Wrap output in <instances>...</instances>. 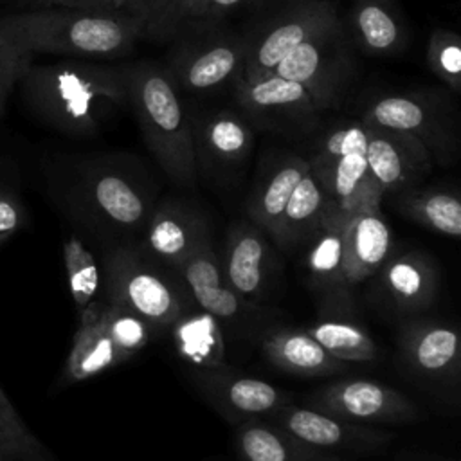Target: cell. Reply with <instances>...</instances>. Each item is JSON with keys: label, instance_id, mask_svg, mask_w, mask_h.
Listing matches in <instances>:
<instances>
[{"label": "cell", "instance_id": "6da1fadb", "mask_svg": "<svg viewBox=\"0 0 461 461\" xmlns=\"http://www.w3.org/2000/svg\"><path fill=\"white\" fill-rule=\"evenodd\" d=\"M144 31L142 18L121 11L38 7L0 20V40L31 56L117 58L128 54Z\"/></svg>", "mask_w": 461, "mask_h": 461}, {"label": "cell", "instance_id": "7a4b0ae2", "mask_svg": "<svg viewBox=\"0 0 461 461\" xmlns=\"http://www.w3.org/2000/svg\"><path fill=\"white\" fill-rule=\"evenodd\" d=\"M20 85L29 104L49 124L70 135H94L112 112L128 106L122 67L85 59L31 65Z\"/></svg>", "mask_w": 461, "mask_h": 461}, {"label": "cell", "instance_id": "3957f363", "mask_svg": "<svg viewBox=\"0 0 461 461\" xmlns=\"http://www.w3.org/2000/svg\"><path fill=\"white\" fill-rule=\"evenodd\" d=\"M122 74L128 104L148 149L171 182L182 187L194 185L198 162L191 121L169 74L155 63L126 65Z\"/></svg>", "mask_w": 461, "mask_h": 461}, {"label": "cell", "instance_id": "277c9868", "mask_svg": "<svg viewBox=\"0 0 461 461\" xmlns=\"http://www.w3.org/2000/svg\"><path fill=\"white\" fill-rule=\"evenodd\" d=\"M65 202L86 227L115 236L144 230L157 203L153 189L139 175L112 162L83 164Z\"/></svg>", "mask_w": 461, "mask_h": 461}, {"label": "cell", "instance_id": "5b68a950", "mask_svg": "<svg viewBox=\"0 0 461 461\" xmlns=\"http://www.w3.org/2000/svg\"><path fill=\"white\" fill-rule=\"evenodd\" d=\"M99 268L103 301L135 312L155 331L169 330L191 306L189 292L184 294L139 243L113 245L103 254Z\"/></svg>", "mask_w": 461, "mask_h": 461}, {"label": "cell", "instance_id": "8992f818", "mask_svg": "<svg viewBox=\"0 0 461 461\" xmlns=\"http://www.w3.org/2000/svg\"><path fill=\"white\" fill-rule=\"evenodd\" d=\"M306 164L326 196L328 211L349 218L360 209L380 207L384 191L367 167L362 121H346L330 128Z\"/></svg>", "mask_w": 461, "mask_h": 461}, {"label": "cell", "instance_id": "52a82bcc", "mask_svg": "<svg viewBox=\"0 0 461 461\" xmlns=\"http://www.w3.org/2000/svg\"><path fill=\"white\" fill-rule=\"evenodd\" d=\"M360 121L418 139L434 162L448 164L457 153V115L448 95L420 88L376 97Z\"/></svg>", "mask_w": 461, "mask_h": 461}, {"label": "cell", "instance_id": "ba28073f", "mask_svg": "<svg viewBox=\"0 0 461 461\" xmlns=\"http://www.w3.org/2000/svg\"><path fill=\"white\" fill-rule=\"evenodd\" d=\"M272 72L299 83L319 112L335 106L351 74V54L340 20L295 47Z\"/></svg>", "mask_w": 461, "mask_h": 461}, {"label": "cell", "instance_id": "9c48e42d", "mask_svg": "<svg viewBox=\"0 0 461 461\" xmlns=\"http://www.w3.org/2000/svg\"><path fill=\"white\" fill-rule=\"evenodd\" d=\"M234 97L245 119L263 130L308 133L317 126L319 110L308 92L276 72L234 81Z\"/></svg>", "mask_w": 461, "mask_h": 461}, {"label": "cell", "instance_id": "30bf717a", "mask_svg": "<svg viewBox=\"0 0 461 461\" xmlns=\"http://www.w3.org/2000/svg\"><path fill=\"white\" fill-rule=\"evenodd\" d=\"M339 22L337 11L326 0H301L268 20L252 38H247V58L241 79L270 74L295 47Z\"/></svg>", "mask_w": 461, "mask_h": 461}, {"label": "cell", "instance_id": "8fae6325", "mask_svg": "<svg viewBox=\"0 0 461 461\" xmlns=\"http://www.w3.org/2000/svg\"><path fill=\"white\" fill-rule=\"evenodd\" d=\"M189 378L202 398L232 425L250 418L272 416L290 402L286 391L267 380L241 375L227 364L191 367Z\"/></svg>", "mask_w": 461, "mask_h": 461}, {"label": "cell", "instance_id": "7c38bea8", "mask_svg": "<svg viewBox=\"0 0 461 461\" xmlns=\"http://www.w3.org/2000/svg\"><path fill=\"white\" fill-rule=\"evenodd\" d=\"M270 241L249 218L232 221L227 229L221 272L236 295L252 308H259L274 286L277 259Z\"/></svg>", "mask_w": 461, "mask_h": 461}, {"label": "cell", "instance_id": "4fadbf2b", "mask_svg": "<svg viewBox=\"0 0 461 461\" xmlns=\"http://www.w3.org/2000/svg\"><path fill=\"white\" fill-rule=\"evenodd\" d=\"M308 402L317 411L364 425L407 423L418 418L416 405L405 394L376 380H339L317 389Z\"/></svg>", "mask_w": 461, "mask_h": 461}, {"label": "cell", "instance_id": "5bb4252c", "mask_svg": "<svg viewBox=\"0 0 461 461\" xmlns=\"http://www.w3.org/2000/svg\"><path fill=\"white\" fill-rule=\"evenodd\" d=\"M247 40L218 34L178 47L169 58V77L176 88L205 92L236 81L245 67Z\"/></svg>", "mask_w": 461, "mask_h": 461}, {"label": "cell", "instance_id": "9a60e30c", "mask_svg": "<svg viewBox=\"0 0 461 461\" xmlns=\"http://www.w3.org/2000/svg\"><path fill=\"white\" fill-rule=\"evenodd\" d=\"M270 418L297 439L328 452H373L394 438L389 430L355 423L313 407H297L290 402L279 407Z\"/></svg>", "mask_w": 461, "mask_h": 461}, {"label": "cell", "instance_id": "2e32d148", "mask_svg": "<svg viewBox=\"0 0 461 461\" xmlns=\"http://www.w3.org/2000/svg\"><path fill=\"white\" fill-rule=\"evenodd\" d=\"M364 124L367 167L384 194L416 187L429 175L434 160L418 139L403 131Z\"/></svg>", "mask_w": 461, "mask_h": 461}, {"label": "cell", "instance_id": "e0dca14e", "mask_svg": "<svg viewBox=\"0 0 461 461\" xmlns=\"http://www.w3.org/2000/svg\"><path fill=\"white\" fill-rule=\"evenodd\" d=\"M398 344L416 375L443 385L457 384L461 353L454 326L432 319H412L400 328Z\"/></svg>", "mask_w": 461, "mask_h": 461}, {"label": "cell", "instance_id": "ac0fdd59", "mask_svg": "<svg viewBox=\"0 0 461 461\" xmlns=\"http://www.w3.org/2000/svg\"><path fill=\"white\" fill-rule=\"evenodd\" d=\"M205 236H209V227L198 209L166 198L155 203L146 221L142 247L158 263L176 272Z\"/></svg>", "mask_w": 461, "mask_h": 461}, {"label": "cell", "instance_id": "d6986e66", "mask_svg": "<svg viewBox=\"0 0 461 461\" xmlns=\"http://www.w3.org/2000/svg\"><path fill=\"white\" fill-rule=\"evenodd\" d=\"M194 304L218 321H234L243 313H252V308L243 303L223 277L220 259L212 249L211 234L205 236L187 259L176 268Z\"/></svg>", "mask_w": 461, "mask_h": 461}, {"label": "cell", "instance_id": "ffe728a7", "mask_svg": "<svg viewBox=\"0 0 461 461\" xmlns=\"http://www.w3.org/2000/svg\"><path fill=\"white\" fill-rule=\"evenodd\" d=\"M393 236L380 207L353 212L344 227V279L357 286L375 276L389 259Z\"/></svg>", "mask_w": 461, "mask_h": 461}, {"label": "cell", "instance_id": "44dd1931", "mask_svg": "<svg viewBox=\"0 0 461 461\" xmlns=\"http://www.w3.org/2000/svg\"><path fill=\"white\" fill-rule=\"evenodd\" d=\"M348 218L328 211L317 230L306 240L308 281L322 295V303L349 301V286L344 279V227Z\"/></svg>", "mask_w": 461, "mask_h": 461}, {"label": "cell", "instance_id": "7402d4cb", "mask_svg": "<svg viewBox=\"0 0 461 461\" xmlns=\"http://www.w3.org/2000/svg\"><path fill=\"white\" fill-rule=\"evenodd\" d=\"M191 131L196 160L202 157L203 164L212 169L229 171L241 166L254 146L252 124L230 110H220L191 122Z\"/></svg>", "mask_w": 461, "mask_h": 461}, {"label": "cell", "instance_id": "603a6c76", "mask_svg": "<svg viewBox=\"0 0 461 461\" xmlns=\"http://www.w3.org/2000/svg\"><path fill=\"white\" fill-rule=\"evenodd\" d=\"M101 303L103 301H94L79 313V326L63 366V384L90 380L128 360L104 330Z\"/></svg>", "mask_w": 461, "mask_h": 461}, {"label": "cell", "instance_id": "cb8c5ba5", "mask_svg": "<svg viewBox=\"0 0 461 461\" xmlns=\"http://www.w3.org/2000/svg\"><path fill=\"white\" fill-rule=\"evenodd\" d=\"M378 272L387 297L400 312H423L438 295V270L421 252L389 256Z\"/></svg>", "mask_w": 461, "mask_h": 461}, {"label": "cell", "instance_id": "d4e9b609", "mask_svg": "<svg viewBox=\"0 0 461 461\" xmlns=\"http://www.w3.org/2000/svg\"><path fill=\"white\" fill-rule=\"evenodd\" d=\"M265 358L299 376H331L348 371V362L331 357L306 330L276 328L261 339Z\"/></svg>", "mask_w": 461, "mask_h": 461}, {"label": "cell", "instance_id": "484cf974", "mask_svg": "<svg viewBox=\"0 0 461 461\" xmlns=\"http://www.w3.org/2000/svg\"><path fill=\"white\" fill-rule=\"evenodd\" d=\"M306 331L331 357L342 362H373L380 358V349L369 331L351 315L349 301L322 303L321 317Z\"/></svg>", "mask_w": 461, "mask_h": 461}, {"label": "cell", "instance_id": "4316f807", "mask_svg": "<svg viewBox=\"0 0 461 461\" xmlns=\"http://www.w3.org/2000/svg\"><path fill=\"white\" fill-rule=\"evenodd\" d=\"M236 447L243 461H342L335 452L315 448L263 418L236 425Z\"/></svg>", "mask_w": 461, "mask_h": 461}, {"label": "cell", "instance_id": "83f0119b", "mask_svg": "<svg viewBox=\"0 0 461 461\" xmlns=\"http://www.w3.org/2000/svg\"><path fill=\"white\" fill-rule=\"evenodd\" d=\"M308 171L306 158L285 153L276 157L258 178L247 202V216L268 236L279 220L292 191Z\"/></svg>", "mask_w": 461, "mask_h": 461}, {"label": "cell", "instance_id": "f1b7e54d", "mask_svg": "<svg viewBox=\"0 0 461 461\" xmlns=\"http://www.w3.org/2000/svg\"><path fill=\"white\" fill-rule=\"evenodd\" d=\"M326 207V196L313 178L310 169L301 176L292 191L279 220L276 221L270 240L281 249L288 250L306 241L321 225Z\"/></svg>", "mask_w": 461, "mask_h": 461}, {"label": "cell", "instance_id": "f546056e", "mask_svg": "<svg viewBox=\"0 0 461 461\" xmlns=\"http://www.w3.org/2000/svg\"><path fill=\"white\" fill-rule=\"evenodd\" d=\"M178 355L189 367L225 364V342L220 321L202 308L189 306L169 328Z\"/></svg>", "mask_w": 461, "mask_h": 461}, {"label": "cell", "instance_id": "4dcf8cb0", "mask_svg": "<svg viewBox=\"0 0 461 461\" xmlns=\"http://www.w3.org/2000/svg\"><path fill=\"white\" fill-rule=\"evenodd\" d=\"M351 23L357 41L371 54H394L403 47L405 29L393 0H355Z\"/></svg>", "mask_w": 461, "mask_h": 461}, {"label": "cell", "instance_id": "1f68e13d", "mask_svg": "<svg viewBox=\"0 0 461 461\" xmlns=\"http://www.w3.org/2000/svg\"><path fill=\"white\" fill-rule=\"evenodd\" d=\"M396 205L412 221L439 234L461 236V202L457 194L445 189H403Z\"/></svg>", "mask_w": 461, "mask_h": 461}, {"label": "cell", "instance_id": "d6a6232c", "mask_svg": "<svg viewBox=\"0 0 461 461\" xmlns=\"http://www.w3.org/2000/svg\"><path fill=\"white\" fill-rule=\"evenodd\" d=\"M63 263L70 297L77 313H81L90 303L97 301L95 297L101 292V268L90 249L76 234H68L63 240Z\"/></svg>", "mask_w": 461, "mask_h": 461}, {"label": "cell", "instance_id": "836d02e7", "mask_svg": "<svg viewBox=\"0 0 461 461\" xmlns=\"http://www.w3.org/2000/svg\"><path fill=\"white\" fill-rule=\"evenodd\" d=\"M45 457H52V454L31 432L0 387V461Z\"/></svg>", "mask_w": 461, "mask_h": 461}, {"label": "cell", "instance_id": "e575fe53", "mask_svg": "<svg viewBox=\"0 0 461 461\" xmlns=\"http://www.w3.org/2000/svg\"><path fill=\"white\" fill-rule=\"evenodd\" d=\"M101 319L106 333L128 360L142 351L155 333V330L140 315L121 304L103 301Z\"/></svg>", "mask_w": 461, "mask_h": 461}, {"label": "cell", "instance_id": "d590c367", "mask_svg": "<svg viewBox=\"0 0 461 461\" xmlns=\"http://www.w3.org/2000/svg\"><path fill=\"white\" fill-rule=\"evenodd\" d=\"M427 67L450 90H461V38L448 29H434L427 41Z\"/></svg>", "mask_w": 461, "mask_h": 461}, {"label": "cell", "instance_id": "8d00e7d4", "mask_svg": "<svg viewBox=\"0 0 461 461\" xmlns=\"http://www.w3.org/2000/svg\"><path fill=\"white\" fill-rule=\"evenodd\" d=\"M245 0H171L166 7L157 31L187 20H205L223 16Z\"/></svg>", "mask_w": 461, "mask_h": 461}, {"label": "cell", "instance_id": "74e56055", "mask_svg": "<svg viewBox=\"0 0 461 461\" xmlns=\"http://www.w3.org/2000/svg\"><path fill=\"white\" fill-rule=\"evenodd\" d=\"M27 221V209L18 189L7 182H0V247L23 230Z\"/></svg>", "mask_w": 461, "mask_h": 461}, {"label": "cell", "instance_id": "f35d334b", "mask_svg": "<svg viewBox=\"0 0 461 461\" xmlns=\"http://www.w3.org/2000/svg\"><path fill=\"white\" fill-rule=\"evenodd\" d=\"M32 58L34 56H31L29 52L0 40V113L5 108V101L11 90L31 68Z\"/></svg>", "mask_w": 461, "mask_h": 461}, {"label": "cell", "instance_id": "ab89813d", "mask_svg": "<svg viewBox=\"0 0 461 461\" xmlns=\"http://www.w3.org/2000/svg\"><path fill=\"white\" fill-rule=\"evenodd\" d=\"M171 0H112V11H121L144 20L146 29H155Z\"/></svg>", "mask_w": 461, "mask_h": 461}, {"label": "cell", "instance_id": "60d3db41", "mask_svg": "<svg viewBox=\"0 0 461 461\" xmlns=\"http://www.w3.org/2000/svg\"><path fill=\"white\" fill-rule=\"evenodd\" d=\"M36 7H70L86 11H112V0H18Z\"/></svg>", "mask_w": 461, "mask_h": 461}, {"label": "cell", "instance_id": "b9f144b4", "mask_svg": "<svg viewBox=\"0 0 461 461\" xmlns=\"http://www.w3.org/2000/svg\"><path fill=\"white\" fill-rule=\"evenodd\" d=\"M14 461H56V459L52 456V457H45V459H14Z\"/></svg>", "mask_w": 461, "mask_h": 461}]
</instances>
